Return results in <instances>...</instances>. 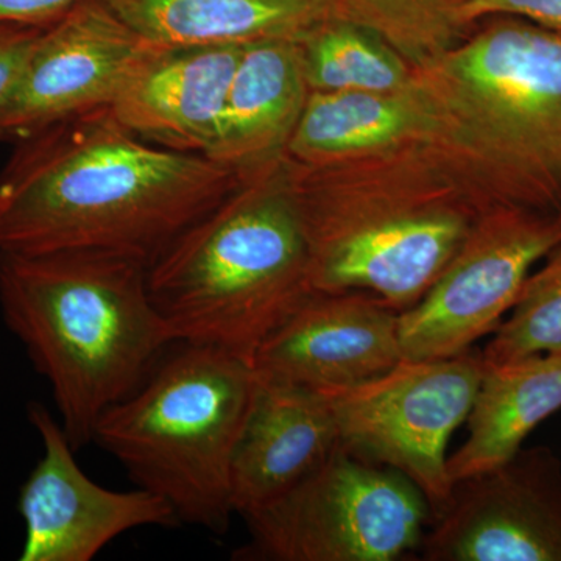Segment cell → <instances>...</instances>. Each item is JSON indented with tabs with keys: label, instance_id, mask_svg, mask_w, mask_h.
<instances>
[{
	"label": "cell",
	"instance_id": "cell-1",
	"mask_svg": "<svg viewBox=\"0 0 561 561\" xmlns=\"http://www.w3.org/2000/svg\"><path fill=\"white\" fill-rule=\"evenodd\" d=\"M238 184L219 162L91 111L18 142L0 172V253L113 251L150 264Z\"/></svg>",
	"mask_w": 561,
	"mask_h": 561
},
{
	"label": "cell",
	"instance_id": "cell-2",
	"mask_svg": "<svg viewBox=\"0 0 561 561\" xmlns=\"http://www.w3.org/2000/svg\"><path fill=\"white\" fill-rule=\"evenodd\" d=\"M147 267L113 251L0 253L3 321L50 383L76 451L179 345L151 300Z\"/></svg>",
	"mask_w": 561,
	"mask_h": 561
},
{
	"label": "cell",
	"instance_id": "cell-3",
	"mask_svg": "<svg viewBox=\"0 0 561 561\" xmlns=\"http://www.w3.org/2000/svg\"><path fill=\"white\" fill-rule=\"evenodd\" d=\"M147 283L179 345L251 364L316 291L294 184H238L150 261Z\"/></svg>",
	"mask_w": 561,
	"mask_h": 561
},
{
	"label": "cell",
	"instance_id": "cell-4",
	"mask_svg": "<svg viewBox=\"0 0 561 561\" xmlns=\"http://www.w3.org/2000/svg\"><path fill=\"white\" fill-rule=\"evenodd\" d=\"M180 346L103 413L92 443L119 461L136 486L168 502L179 523L221 535L236 515L232 459L260 378L249 360L225 351Z\"/></svg>",
	"mask_w": 561,
	"mask_h": 561
},
{
	"label": "cell",
	"instance_id": "cell-5",
	"mask_svg": "<svg viewBox=\"0 0 561 561\" xmlns=\"http://www.w3.org/2000/svg\"><path fill=\"white\" fill-rule=\"evenodd\" d=\"M457 102L504 181L513 209L553 205L561 191V32L516 18L482 32L445 65Z\"/></svg>",
	"mask_w": 561,
	"mask_h": 561
},
{
	"label": "cell",
	"instance_id": "cell-6",
	"mask_svg": "<svg viewBox=\"0 0 561 561\" xmlns=\"http://www.w3.org/2000/svg\"><path fill=\"white\" fill-rule=\"evenodd\" d=\"M242 518L250 541L236 559L397 561L419 552L434 512L411 479L341 445L319 470Z\"/></svg>",
	"mask_w": 561,
	"mask_h": 561
},
{
	"label": "cell",
	"instance_id": "cell-7",
	"mask_svg": "<svg viewBox=\"0 0 561 561\" xmlns=\"http://www.w3.org/2000/svg\"><path fill=\"white\" fill-rule=\"evenodd\" d=\"M485 370L482 351L471 348L402 359L370 381L316 391L334 416L343 448L411 479L435 516L453 489L449 440L470 416Z\"/></svg>",
	"mask_w": 561,
	"mask_h": 561
},
{
	"label": "cell",
	"instance_id": "cell-8",
	"mask_svg": "<svg viewBox=\"0 0 561 561\" xmlns=\"http://www.w3.org/2000/svg\"><path fill=\"white\" fill-rule=\"evenodd\" d=\"M316 291H368L398 311L430 290L471 225L442 205H346L324 198L302 214Z\"/></svg>",
	"mask_w": 561,
	"mask_h": 561
},
{
	"label": "cell",
	"instance_id": "cell-9",
	"mask_svg": "<svg viewBox=\"0 0 561 561\" xmlns=\"http://www.w3.org/2000/svg\"><path fill=\"white\" fill-rule=\"evenodd\" d=\"M561 243V214L504 208L472 227L451 262L412 308L400 312L404 359L471 350L511 312L531 267Z\"/></svg>",
	"mask_w": 561,
	"mask_h": 561
},
{
	"label": "cell",
	"instance_id": "cell-10",
	"mask_svg": "<svg viewBox=\"0 0 561 561\" xmlns=\"http://www.w3.org/2000/svg\"><path fill=\"white\" fill-rule=\"evenodd\" d=\"M103 0H79L46 27L0 105V142L110 108L140 58L153 47Z\"/></svg>",
	"mask_w": 561,
	"mask_h": 561
},
{
	"label": "cell",
	"instance_id": "cell-11",
	"mask_svg": "<svg viewBox=\"0 0 561 561\" xmlns=\"http://www.w3.org/2000/svg\"><path fill=\"white\" fill-rule=\"evenodd\" d=\"M424 561H561V461L545 446L453 483Z\"/></svg>",
	"mask_w": 561,
	"mask_h": 561
},
{
	"label": "cell",
	"instance_id": "cell-12",
	"mask_svg": "<svg viewBox=\"0 0 561 561\" xmlns=\"http://www.w3.org/2000/svg\"><path fill=\"white\" fill-rule=\"evenodd\" d=\"M28 420L44 453L18 502L25 524L21 561H91L127 531L179 526L171 505L157 494L139 486L110 490L88 478L60 421L43 404L28 405Z\"/></svg>",
	"mask_w": 561,
	"mask_h": 561
},
{
	"label": "cell",
	"instance_id": "cell-13",
	"mask_svg": "<svg viewBox=\"0 0 561 561\" xmlns=\"http://www.w3.org/2000/svg\"><path fill=\"white\" fill-rule=\"evenodd\" d=\"M400 312L368 291H313L254 354L261 381L342 389L400 364Z\"/></svg>",
	"mask_w": 561,
	"mask_h": 561
},
{
	"label": "cell",
	"instance_id": "cell-14",
	"mask_svg": "<svg viewBox=\"0 0 561 561\" xmlns=\"http://www.w3.org/2000/svg\"><path fill=\"white\" fill-rule=\"evenodd\" d=\"M243 46H153L110 106L138 138L209 158L219 144L225 103Z\"/></svg>",
	"mask_w": 561,
	"mask_h": 561
},
{
	"label": "cell",
	"instance_id": "cell-15",
	"mask_svg": "<svg viewBox=\"0 0 561 561\" xmlns=\"http://www.w3.org/2000/svg\"><path fill=\"white\" fill-rule=\"evenodd\" d=\"M316 390L261 381L231 467V501L243 516L278 500L341 448Z\"/></svg>",
	"mask_w": 561,
	"mask_h": 561
},
{
	"label": "cell",
	"instance_id": "cell-16",
	"mask_svg": "<svg viewBox=\"0 0 561 561\" xmlns=\"http://www.w3.org/2000/svg\"><path fill=\"white\" fill-rule=\"evenodd\" d=\"M309 91L298 41L243 46L225 103L220 140L209 160L231 169L238 179L260 168L289 146Z\"/></svg>",
	"mask_w": 561,
	"mask_h": 561
},
{
	"label": "cell",
	"instance_id": "cell-17",
	"mask_svg": "<svg viewBox=\"0 0 561 561\" xmlns=\"http://www.w3.org/2000/svg\"><path fill=\"white\" fill-rule=\"evenodd\" d=\"M128 27L160 47L301 43L339 18L335 0H103Z\"/></svg>",
	"mask_w": 561,
	"mask_h": 561
},
{
	"label": "cell",
	"instance_id": "cell-18",
	"mask_svg": "<svg viewBox=\"0 0 561 561\" xmlns=\"http://www.w3.org/2000/svg\"><path fill=\"white\" fill-rule=\"evenodd\" d=\"M561 409V353L486 365L463 445L449 456L453 483L497 467Z\"/></svg>",
	"mask_w": 561,
	"mask_h": 561
},
{
	"label": "cell",
	"instance_id": "cell-19",
	"mask_svg": "<svg viewBox=\"0 0 561 561\" xmlns=\"http://www.w3.org/2000/svg\"><path fill=\"white\" fill-rule=\"evenodd\" d=\"M411 124L408 110L387 94L309 91L287 149L306 161L386 146Z\"/></svg>",
	"mask_w": 561,
	"mask_h": 561
},
{
	"label": "cell",
	"instance_id": "cell-20",
	"mask_svg": "<svg viewBox=\"0 0 561 561\" xmlns=\"http://www.w3.org/2000/svg\"><path fill=\"white\" fill-rule=\"evenodd\" d=\"M300 44L309 90L387 94L404 84L400 58L370 28L354 22H324Z\"/></svg>",
	"mask_w": 561,
	"mask_h": 561
},
{
	"label": "cell",
	"instance_id": "cell-21",
	"mask_svg": "<svg viewBox=\"0 0 561 561\" xmlns=\"http://www.w3.org/2000/svg\"><path fill=\"white\" fill-rule=\"evenodd\" d=\"M561 353V243L541 271L529 275L511 317L482 350L486 365Z\"/></svg>",
	"mask_w": 561,
	"mask_h": 561
},
{
	"label": "cell",
	"instance_id": "cell-22",
	"mask_svg": "<svg viewBox=\"0 0 561 561\" xmlns=\"http://www.w3.org/2000/svg\"><path fill=\"white\" fill-rule=\"evenodd\" d=\"M471 0H335L341 20L404 43L434 39L463 24Z\"/></svg>",
	"mask_w": 561,
	"mask_h": 561
},
{
	"label": "cell",
	"instance_id": "cell-23",
	"mask_svg": "<svg viewBox=\"0 0 561 561\" xmlns=\"http://www.w3.org/2000/svg\"><path fill=\"white\" fill-rule=\"evenodd\" d=\"M483 16H513L561 32V0H471L461 13L463 22Z\"/></svg>",
	"mask_w": 561,
	"mask_h": 561
},
{
	"label": "cell",
	"instance_id": "cell-24",
	"mask_svg": "<svg viewBox=\"0 0 561 561\" xmlns=\"http://www.w3.org/2000/svg\"><path fill=\"white\" fill-rule=\"evenodd\" d=\"M41 28L43 27L0 24V105L16 83Z\"/></svg>",
	"mask_w": 561,
	"mask_h": 561
},
{
	"label": "cell",
	"instance_id": "cell-25",
	"mask_svg": "<svg viewBox=\"0 0 561 561\" xmlns=\"http://www.w3.org/2000/svg\"><path fill=\"white\" fill-rule=\"evenodd\" d=\"M79 0H0V24L46 27Z\"/></svg>",
	"mask_w": 561,
	"mask_h": 561
}]
</instances>
